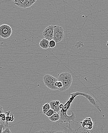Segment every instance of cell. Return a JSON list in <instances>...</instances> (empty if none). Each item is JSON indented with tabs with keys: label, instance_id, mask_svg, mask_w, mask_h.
<instances>
[{
	"label": "cell",
	"instance_id": "d6986e66",
	"mask_svg": "<svg viewBox=\"0 0 108 133\" xmlns=\"http://www.w3.org/2000/svg\"><path fill=\"white\" fill-rule=\"evenodd\" d=\"M56 45V43L53 39L49 41V47H50V48H53L55 47Z\"/></svg>",
	"mask_w": 108,
	"mask_h": 133
},
{
	"label": "cell",
	"instance_id": "d4e9b609",
	"mask_svg": "<svg viewBox=\"0 0 108 133\" xmlns=\"http://www.w3.org/2000/svg\"><path fill=\"white\" fill-rule=\"evenodd\" d=\"M64 105L63 104H60L59 105V108L60 109H63Z\"/></svg>",
	"mask_w": 108,
	"mask_h": 133
},
{
	"label": "cell",
	"instance_id": "9c48e42d",
	"mask_svg": "<svg viewBox=\"0 0 108 133\" xmlns=\"http://www.w3.org/2000/svg\"><path fill=\"white\" fill-rule=\"evenodd\" d=\"M54 26L50 25L48 26L43 32V35L45 37V38L48 41L53 39L54 34Z\"/></svg>",
	"mask_w": 108,
	"mask_h": 133
},
{
	"label": "cell",
	"instance_id": "e0dca14e",
	"mask_svg": "<svg viewBox=\"0 0 108 133\" xmlns=\"http://www.w3.org/2000/svg\"><path fill=\"white\" fill-rule=\"evenodd\" d=\"M55 112L53 110L51 109H50L48 111L46 114L45 115H46L47 117H50L52 115H53L55 113Z\"/></svg>",
	"mask_w": 108,
	"mask_h": 133
},
{
	"label": "cell",
	"instance_id": "5bb4252c",
	"mask_svg": "<svg viewBox=\"0 0 108 133\" xmlns=\"http://www.w3.org/2000/svg\"><path fill=\"white\" fill-rule=\"evenodd\" d=\"M5 115H6V124L5 125V127H8L9 125L8 122H13L14 121V116L13 114H12L10 115V111L6 112L5 113Z\"/></svg>",
	"mask_w": 108,
	"mask_h": 133
},
{
	"label": "cell",
	"instance_id": "52a82bcc",
	"mask_svg": "<svg viewBox=\"0 0 108 133\" xmlns=\"http://www.w3.org/2000/svg\"><path fill=\"white\" fill-rule=\"evenodd\" d=\"M71 96L72 95H80V96H82L85 97L86 99H87L89 102L95 107L96 108L99 110L100 112H102L101 110L100 109L99 106L98 105L97 102L96 101V100L92 97L91 96H90L89 94H86V93H83V92H75V93H72L70 94Z\"/></svg>",
	"mask_w": 108,
	"mask_h": 133
},
{
	"label": "cell",
	"instance_id": "484cf974",
	"mask_svg": "<svg viewBox=\"0 0 108 133\" xmlns=\"http://www.w3.org/2000/svg\"><path fill=\"white\" fill-rule=\"evenodd\" d=\"M107 46L108 47V42H107Z\"/></svg>",
	"mask_w": 108,
	"mask_h": 133
},
{
	"label": "cell",
	"instance_id": "ac0fdd59",
	"mask_svg": "<svg viewBox=\"0 0 108 133\" xmlns=\"http://www.w3.org/2000/svg\"><path fill=\"white\" fill-rule=\"evenodd\" d=\"M55 85L56 88L58 89L63 87V83H62V82L60 81H56L55 83Z\"/></svg>",
	"mask_w": 108,
	"mask_h": 133
},
{
	"label": "cell",
	"instance_id": "30bf717a",
	"mask_svg": "<svg viewBox=\"0 0 108 133\" xmlns=\"http://www.w3.org/2000/svg\"><path fill=\"white\" fill-rule=\"evenodd\" d=\"M80 124L81 127L84 129L91 130L93 127L94 123L91 117H87L80 122Z\"/></svg>",
	"mask_w": 108,
	"mask_h": 133
},
{
	"label": "cell",
	"instance_id": "603a6c76",
	"mask_svg": "<svg viewBox=\"0 0 108 133\" xmlns=\"http://www.w3.org/2000/svg\"><path fill=\"white\" fill-rule=\"evenodd\" d=\"M2 133H12V132L10 130L9 128L8 127V128H6L4 131H3Z\"/></svg>",
	"mask_w": 108,
	"mask_h": 133
},
{
	"label": "cell",
	"instance_id": "6da1fadb",
	"mask_svg": "<svg viewBox=\"0 0 108 133\" xmlns=\"http://www.w3.org/2000/svg\"><path fill=\"white\" fill-rule=\"evenodd\" d=\"M50 132L51 133H77V129H72L70 123L62 125V123L56 122Z\"/></svg>",
	"mask_w": 108,
	"mask_h": 133
},
{
	"label": "cell",
	"instance_id": "44dd1931",
	"mask_svg": "<svg viewBox=\"0 0 108 133\" xmlns=\"http://www.w3.org/2000/svg\"><path fill=\"white\" fill-rule=\"evenodd\" d=\"M5 127V125L4 122L0 124V133H2L3 131V129H4Z\"/></svg>",
	"mask_w": 108,
	"mask_h": 133
},
{
	"label": "cell",
	"instance_id": "3957f363",
	"mask_svg": "<svg viewBox=\"0 0 108 133\" xmlns=\"http://www.w3.org/2000/svg\"><path fill=\"white\" fill-rule=\"evenodd\" d=\"M58 81V79L50 75H45L43 78V81L45 85L52 90H58V89L55 85V83Z\"/></svg>",
	"mask_w": 108,
	"mask_h": 133
},
{
	"label": "cell",
	"instance_id": "7402d4cb",
	"mask_svg": "<svg viewBox=\"0 0 108 133\" xmlns=\"http://www.w3.org/2000/svg\"><path fill=\"white\" fill-rule=\"evenodd\" d=\"M35 133H51L50 131H47L45 130H41L40 131H37Z\"/></svg>",
	"mask_w": 108,
	"mask_h": 133
},
{
	"label": "cell",
	"instance_id": "7a4b0ae2",
	"mask_svg": "<svg viewBox=\"0 0 108 133\" xmlns=\"http://www.w3.org/2000/svg\"><path fill=\"white\" fill-rule=\"evenodd\" d=\"M77 133H104V128L101 123L97 122L93 124V127L91 130L84 129L79 127L77 129Z\"/></svg>",
	"mask_w": 108,
	"mask_h": 133
},
{
	"label": "cell",
	"instance_id": "ba28073f",
	"mask_svg": "<svg viewBox=\"0 0 108 133\" xmlns=\"http://www.w3.org/2000/svg\"><path fill=\"white\" fill-rule=\"evenodd\" d=\"M14 4L19 8L26 9L32 6L36 2L35 0H16Z\"/></svg>",
	"mask_w": 108,
	"mask_h": 133
},
{
	"label": "cell",
	"instance_id": "ffe728a7",
	"mask_svg": "<svg viewBox=\"0 0 108 133\" xmlns=\"http://www.w3.org/2000/svg\"><path fill=\"white\" fill-rule=\"evenodd\" d=\"M6 117V115H5V113H3L1 114H0V118H1L2 121H5Z\"/></svg>",
	"mask_w": 108,
	"mask_h": 133
},
{
	"label": "cell",
	"instance_id": "4fadbf2b",
	"mask_svg": "<svg viewBox=\"0 0 108 133\" xmlns=\"http://www.w3.org/2000/svg\"><path fill=\"white\" fill-rule=\"evenodd\" d=\"M39 46L43 49H47L50 48L49 41L45 38H43L39 42Z\"/></svg>",
	"mask_w": 108,
	"mask_h": 133
},
{
	"label": "cell",
	"instance_id": "8992f818",
	"mask_svg": "<svg viewBox=\"0 0 108 133\" xmlns=\"http://www.w3.org/2000/svg\"><path fill=\"white\" fill-rule=\"evenodd\" d=\"M72 114L71 116H68L67 112L62 111L60 112V118L58 121L57 122V123H64L69 124L71 122L75 121V119L76 118L75 116L73 113V112H71Z\"/></svg>",
	"mask_w": 108,
	"mask_h": 133
},
{
	"label": "cell",
	"instance_id": "cb8c5ba5",
	"mask_svg": "<svg viewBox=\"0 0 108 133\" xmlns=\"http://www.w3.org/2000/svg\"><path fill=\"white\" fill-rule=\"evenodd\" d=\"M3 113H4V110H3V107L2 106H1L0 105V114H1ZM2 121L1 119V118H0V122Z\"/></svg>",
	"mask_w": 108,
	"mask_h": 133
},
{
	"label": "cell",
	"instance_id": "7c38bea8",
	"mask_svg": "<svg viewBox=\"0 0 108 133\" xmlns=\"http://www.w3.org/2000/svg\"><path fill=\"white\" fill-rule=\"evenodd\" d=\"M50 106L51 109L53 110L56 113H58L60 111L59 105L60 104V101H54L50 102Z\"/></svg>",
	"mask_w": 108,
	"mask_h": 133
},
{
	"label": "cell",
	"instance_id": "9a60e30c",
	"mask_svg": "<svg viewBox=\"0 0 108 133\" xmlns=\"http://www.w3.org/2000/svg\"><path fill=\"white\" fill-rule=\"evenodd\" d=\"M49 120L53 122H57L60 118V114L58 113H55L50 117H49Z\"/></svg>",
	"mask_w": 108,
	"mask_h": 133
},
{
	"label": "cell",
	"instance_id": "2e32d148",
	"mask_svg": "<svg viewBox=\"0 0 108 133\" xmlns=\"http://www.w3.org/2000/svg\"><path fill=\"white\" fill-rule=\"evenodd\" d=\"M50 109V106L49 103H47L45 104L42 106L43 113V114H45Z\"/></svg>",
	"mask_w": 108,
	"mask_h": 133
},
{
	"label": "cell",
	"instance_id": "277c9868",
	"mask_svg": "<svg viewBox=\"0 0 108 133\" xmlns=\"http://www.w3.org/2000/svg\"><path fill=\"white\" fill-rule=\"evenodd\" d=\"M64 30L62 26H54L53 40L56 43H59L64 38Z\"/></svg>",
	"mask_w": 108,
	"mask_h": 133
},
{
	"label": "cell",
	"instance_id": "5b68a950",
	"mask_svg": "<svg viewBox=\"0 0 108 133\" xmlns=\"http://www.w3.org/2000/svg\"><path fill=\"white\" fill-rule=\"evenodd\" d=\"M12 32V28L9 25L3 24L0 26V37L8 38L10 37Z\"/></svg>",
	"mask_w": 108,
	"mask_h": 133
},
{
	"label": "cell",
	"instance_id": "8fae6325",
	"mask_svg": "<svg viewBox=\"0 0 108 133\" xmlns=\"http://www.w3.org/2000/svg\"><path fill=\"white\" fill-rule=\"evenodd\" d=\"M58 80L63 82L64 81H72V78L71 75L68 72H64L59 75Z\"/></svg>",
	"mask_w": 108,
	"mask_h": 133
}]
</instances>
